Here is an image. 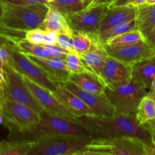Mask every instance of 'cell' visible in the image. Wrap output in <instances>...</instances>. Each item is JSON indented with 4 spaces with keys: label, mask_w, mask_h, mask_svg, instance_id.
<instances>
[{
    "label": "cell",
    "mask_w": 155,
    "mask_h": 155,
    "mask_svg": "<svg viewBox=\"0 0 155 155\" xmlns=\"http://www.w3.org/2000/svg\"><path fill=\"white\" fill-rule=\"evenodd\" d=\"M78 120L88 129L92 139L132 137L153 147L147 126L141 124L135 115L122 114L115 111L111 117L85 115L78 117Z\"/></svg>",
    "instance_id": "6da1fadb"
},
{
    "label": "cell",
    "mask_w": 155,
    "mask_h": 155,
    "mask_svg": "<svg viewBox=\"0 0 155 155\" xmlns=\"http://www.w3.org/2000/svg\"><path fill=\"white\" fill-rule=\"evenodd\" d=\"M40 120L37 124L12 140L33 142L48 137L91 138L88 129L79 121L53 115L44 110L40 114Z\"/></svg>",
    "instance_id": "7a4b0ae2"
},
{
    "label": "cell",
    "mask_w": 155,
    "mask_h": 155,
    "mask_svg": "<svg viewBox=\"0 0 155 155\" xmlns=\"http://www.w3.org/2000/svg\"><path fill=\"white\" fill-rule=\"evenodd\" d=\"M48 9V4L43 3L28 5H5L2 23L9 28L26 32L40 27Z\"/></svg>",
    "instance_id": "3957f363"
},
{
    "label": "cell",
    "mask_w": 155,
    "mask_h": 155,
    "mask_svg": "<svg viewBox=\"0 0 155 155\" xmlns=\"http://www.w3.org/2000/svg\"><path fill=\"white\" fill-rule=\"evenodd\" d=\"M147 89L134 78L113 89L106 88L104 93L116 112L135 115L141 99L147 95Z\"/></svg>",
    "instance_id": "277c9868"
},
{
    "label": "cell",
    "mask_w": 155,
    "mask_h": 155,
    "mask_svg": "<svg viewBox=\"0 0 155 155\" xmlns=\"http://www.w3.org/2000/svg\"><path fill=\"white\" fill-rule=\"evenodd\" d=\"M87 150L110 155H155V148L132 137L92 139Z\"/></svg>",
    "instance_id": "5b68a950"
},
{
    "label": "cell",
    "mask_w": 155,
    "mask_h": 155,
    "mask_svg": "<svg viewBox=\"0 0 155 155\" xmlns=\"http://www.w3.org/2000/svg\"><path fill=\"white\" fill-rule=\"evenodd\" d=\"M3 122L14 134V137L26 133L39 123L40 114L28 106L15 101L5 100L0 110Z\"/></svg>",
    "instance_id": "8992f818"
},
{
    "label": "cell",
    "mask_w": 155,
    "mask_h": 155,
    "mask_svg": "<svg viewBox=\"0 0 155 155\" xmlns=\"http://www.w3.org/2000/svg\"><path fill=\"white\" fill-rule=\"evenodd\" d=\"M91 138L48 137L33 141L27 155H71L87 148Z\"/></svg>",
    "instance_id": "52a82bcc"
},
{
    "label": "cell",
    "mask_w": 155,
    "mask_h": 155,
    "mask_svg": "<svg viewBox=\"0 0 155 155\" xmlns=\"http://www.w3.org/2000/svg\"><path fill=\"white\" fill-rule=\"evenodd\" d=\"M5 77L4 95L6 100L15 101L28 106L35 111L40 114L43 108L32 95L26 85L23 76L12 65L3 68Z\"/></svg>",
    "instance_id": "ba28073f"
},
{
    "label": "cell",
    "mask_w": 155,
    "mask_h": 155,
    "mask_svg": "<svg viewBox=\"0 0 155 155\" xmlns=\"http://www.w3.org/2000/svg\"><path fill=\"white\" fill-rule=\"evenodd\" d=\"M108 5L86 8L79 12L65 15V17L73 32L97 34Z\"/></svg>",
    "instance_id": "9c48e42d"
},
{
    "label": "cell",
    "mask_w": 155,
    "mask_h": 155,
    "mask_svg": "<svg viewBox=\"0 0 155 155\" xmlns=\"http://www.w3.org/2000/svg\"><path fill=\"white\" fill-rule=\"evenodd\" d=\"M12 58V66L20 74L51 92H53L56 90L58 84L53 82L43 70L30 60L24 53L14 49Z\"/></svg>",
    "instance_id": "30bf717a"
},
{
    "label": "cell",
    "mask_w": 155,
    "mask_h": 155,
    "mask_svg": "<svg viewBox=\"0 0 155 155\" xmlns=\"http://www.w3.org/2000/svg\"><path fill=\"white\" fill-rule=\"evenodd\" d=\"M23 78L27 86L31 92L32 95H33L43 110L53 115L63 117L78 121V116H76L71 110L62 104L55 96L53 92L33 83L26 77L23 76Z\"/></svg>",
    "instance_id": "8fae6325"
},
{
    "label": "cell",
    "mask_w": 155,
    "mask_h": 155,
    "mask_svg": "<svg viewBox=\"0 0 155 155\" xmlns=\"http://www.w3.org/2000/svg\"><path fill=\"white\" fill-rule=\"evenodd\" d=\"M105 48L108 55L132 66L137 62L155 55L154 48H152L145 40L119 47L105 45Z\"/></svg>",
    "instance_id": "7c38bea8"
},
{
    "label": "cell",
    "mask_w": 155,
    "mask_h": 155,
    "mask_svg": "<svg viewBox=\"0 0 155 155\" xmlns=\"http://www.w3.org/2000/svg\"><path fill=\"white\" fill-rule=\"evenodd\" d=\"M100 78L107 89H113L132 79V65L108 55L102 68Z\"/></svg>",
    "instance_id": "4fadbf2b"
},
{
    "label": "cell",
    "mask_w": 155,
    "mask_h": 155,
    "mask_svg": "<svg viewBox=\"0 0 155 155\" xmlns=\"http://www.w3.org/2000/svg\"><path fill=\"white\" fill-rule=\"evenodd\" d=\"M64 85L78 95L96 116L111 117L115 114V109L109 102L105 93L98 95L85 92L74 86L71 82H68Z\"/></svg>",
    "instance_id": "5bb4252c"
},
{
    "label": "cell",
    "mask_w": 155,
    "mask_h": 155,
    "mask_svg": "<svg viewBox=\"0 0 155 155\" xmlns=\"http://www.w3.org/2000/svg\"><path fill=\"white\" fill-rule=\"evenodd\" d=\"M26 55L38 66L40 67L47 76L56 84H65L69 82L71 74L67 68L65 59L58 58H43L30 54Z\"/></svg>",
    "instance_id": "9a60e30c"
},
{
    "label": "cell",
    "mask_w": 155,
    "mask_h": 155,
    "mask_svg": "<svg viewBox=\"0 0 155 155\" xmlns=\"http://www.w3.org/2000/svg\"><path fill=\"white\" fill-rule=\"evenodd\" d=\"M80 57L85 69L100 77L103 64L108 57L104 44L97 38L91 48Z\"/></svg>",
    "instance_id": "2e32d148"
},
{
    "label": "cell",
    "mask_w": 155,
    "mask_h": 155,
    "mask_svg": "<svg viewBox=\"0 0 155 155\" xmlns=\"http://www.w3.org/2000/svg\"><path fill=\"white\" fill-rule=\"evenodd\" d=\"M53 93L59 101L71 110L76 116L94 115L87 104L64 84H58Z\"/></svg>",
    "instance_id": "e0dca14e"
},
{
    "label": "cell",
    "mask_w": 155,
    "mask_h": 155,
    "mask_svg": "<svg viewBox=\"0 0 155 155\" xmlns=\"http://www.w3.org/2000/svg\"><path fill=\"white\" fill-rule=\"evenodd\" d=\"M136 14L137 8L130 5L114 8L109 7L100 23L98 33L104 31L109 27L122 22L135 20L136 18Z\"/></svg>",
    "instance_id": "ac0fdd59"
},
{
    "label": "cell",
    "mask_w": 155,
    "mask_h": 155,
    "mask_svg": "<svg viewBox=\"0 0 155 155\" xmlns=\"http://www.w3.org/2000/svg\"><path fill=\"white\" fill-rule=\"evenodd\" d=\"M48 5V12L40 25V28L43 30L56 32L58 34H67L71 36L73 31L70 28L65 15L50 5Z\"/></svg>",
    "instance_id": "d6986e66"
},
{
    "label": "cell",
    "mask_w": 155,
    "mask_h": 155,
    "mask_svg": "<svg viewBox=\"0 0 155 155\" xmlns=\"http://www.w3.org/2000/svg\"><path fill=\"white\" fill-rule=\"evenodd\" d=\"M69 82L79 89L93 94H103L106 89L100 77L89 71L71 74Z\"/></svg>",
    "instance_id": "ffe728a7"
},
{
    "label": "cell",
    "mask_w": 155,
    "mask_h": 155,
    "mask_svg": "<svg viewBox=\"0 0 155 155\" xmlns=\"http://www.w3.org/2000/svg\"><path fill=\"white\" fill-rule=\"evenodd\" d=\"M155 77V55L137 62L132 66V77L150 89Z\"/></svg>",
    "instance_id": "44dd1931"
},
{
    "label": "cell",
    "mask_w": 155,
    "mask_h": 155,
    "mask_svg": "<svg viewBox=\"0 0 155 155\" xmlns=\"http://www.w3.org/2000/svg\"><path fill=\"white\" fill-rule=\"evenodd\" d=\"M137 29L147 37L155 27V4L143 5L137 8Z\"/></svg>",
    "instance_id": "7402d4cb"
},
{
    "label": "cell",
    "mask_w": 155,
    "mask_h": 155,
    "mask_svg": "<svg viewBox=\"0 0 155 155\" xmlns=\"http://www.w3.org/2000/svg\"><path fill=\"white\" fill-rule=\"evenodd\" d=\"M32 141H2L0 143V155H27L31 148Z\"/></svg>",
    "instance_id": "603a6c76"
},
{
    "label": "cell",
    "mask_w": 155,
    "mask_h": 155,
    "mask_svg": "<svg viewBox=\"0 0 155 155\" xmlns=\"http://www.w3.org/2000/svg\"><path fill=\"white\" fill-rule=\"evenodd\" d=\"M137 29L136 20H132L129 21H125L115 26L109 27L104 31L99 32L97 33V36L99 40L103 44H106L109 39L115 37V36L121 35L130 30Z\"/></svg>",
    "instance_id": "cb8c5ba5"
},
{
    "label": "cell",
    "mask_w": 155,
    "mask_h": 155,
    "mask_svg": "<svg viewBox=\"0 0 155 155\" xmlns=\"http://www.w3.org/2000/svg\"><path fill=\"white\" fill-rule=\"evenodd\" d=\"M135 117L142 124L155 120V100L147 95L144 96L137 108Z\"/></svg>",
    "instance_id": "d4e9b609"
},
{
    "label": "cell",
    "mask_w": 155,
    "mask_h": 155,
    "mask_svg": "<svg viewBox=\"0 0 155 155\" xmlns=\"http://www.w3.org/2000/svg\"><path fill=\"white\" fill-rule=\"evenodd\" d=\"M144 40H145V37L142 33L138 29H135L109 39L105 45L112 47H119L132 45Z\"/></svg>",
    "instance_id": "484cf974"
},
{
    "label": "cell",
    "mask_w": 155,
    "mask_h": 155,
    "mask_svg": "<svg viewBox=\"0 0 155 155\" xmlns=\"http://www.w3.org/2000/svg\"><path fill=\"white\" fill-rule=\"evenodd\" d=\"M5 5L0 1V40L9 42L15 46L18 40L24 39L26 32L13 30L5 27L2 23Z\"/></svg>",
    "instance_id": "4316f807"
},
{
    "label": "cell",
    "mask_w": 155,
    "mask_h": 155,
    "mask_svg": "<svg viewBox=\"0 0 155 155\" xmlns=\"http://www.w3.org/2000/svg\"><path fill=\"white\" fill-rule=\"evenodd\" d=\"M16 48L17 50L26 54H30V55L37 58H53L48 50L46 48L45 45L32 43L26 40L25 39L18 40L16 43Z\"/></svg>",
    "instance_id": "83f0119b"
},
{
    "label": "cell",
    "mask_w": 155,
    "mask_h": 155,
    "mask_svg": "<svg viewBox=\"0 0 155 155\" xmlns=\"http://www.w3.org/2000/svg\"><path fill=\"white\" fill-rule=\"evenodd\" d=\"M48 5L57 9L64 15L79 12L88 6V3L85 0H55Z\"/></svg>",
    "instance_id": "f1b7e54d"
},
{
    "label": "cell",
    "mask_w": 155,
    "mask_h": 155,
    "mask_svg": "<svg viewBox=\"0 0 155 155\" xmlns=\"http://www.w3.org/2000/svg\"><path fill=\"white\" fill-rule=\"evenodd\" d=\"M71 37H72L74 51L81 55L91 48L97 36V34L73 32Z\"/></svg>",
    "instance_id": "f546056e"
},
{
    "label": "cell",
    "mask_w": 155,
    "mask_h": 155,
    "mask_svg": "<svg viewBox=\"0 0 155 155\" xmlns=\"http://www.w3.org/2000/svg\"><path fill=\"white\" fill-rule=\"evenodd\" d=\"M65 61L67 68L71 74L88 71L85 69L80 55L78 53L68 52L65 57Z\"/></svg>",
    "instance_id": "4dcf8cb0"
},
{
    "label": "cell",
    "mask_w": 155,
    "mask_h": 155,
    "mask_svg": "<svg viewBox=\"0 0 155 155\" xmlns=\"http://www.w3.org/2000/svg\"><path fill=\"white\" fill-rule=\"evenodd\" d=\"M14 49H17L15 45L0 40V68L3 69L7 65H12V54Z\"/></svg>",
    "instance_id": "1f68e13d"
},
{
    "label": "cell",
    "mask_w": 155,
    "mask_h": 155,
    "mask_svg": "<svg viewBox=\"0 0 155 155\" xmlns=\"http://www.w3.org/2000/svg\"><path fill=\"white\" fill-rule=\"evenodd\" d=\"M44 33L45 30H42L40 27L36 29L27 30L25 33V39L32 42V43L43 45V44Z\"/></svg>",
    "instance_id": "d6a6232c"
},
{
    "label": "cell",
    "mask_w": 155,
    "mask_h": 155,
    "mask_svg": "<svg viewBox=\"0 0 155 155\" xmlns=\"http://www.w3.org/2000/svg\"><path fill=\"white\" fill-rule=\"evenodd\" d=\"M56 45L68 52H75L73 46V40L71 35L58 34Z\"/></svg>",
    "instance_id": "836d02e7"
},
{
    "label": "cell",
    "mask_w": 155,
    "mask_h": 155,
    "mask_svg": "<svg viewBox=\"0 0 155 155\" xmlns=\"http://www.w3.org/2000/svg\"><path fill=\"white\" fill-rule=\"evenodd\" d=\"M45 45L46 48L48 50L50 54H51L53 58H58L61 59H65L66 57L68 51H65V49L62 48L57 45L56 44L55 45Z\"/></svg>",
    "instance_id": "e575fe53"
},
{
    "label": "cell",
    "mask_w": 155,
    "mask_h": 155,
    "mask_svg": "<svg viewBox=\"0 0 155 155\" xmlns=\"http://www.w3.org/2000/svg\"><path fill=\"white\" fill-rule=\"evenodd\" d=\"M6 5H28L43 3L48 4L46 0H0Z\"/></svg>",
    "instance_id": "d590c367"
},
{
    "label": "cell",
    "mask_w": 155,
    "mask_h": 155,
    "mask_svg": "<svg viewBox=\"0 0 155 155\" xmlns=\"http://www.w3.org/2000/svg\"><path fill=\"white\" fill-rule=\"evenodd\" d=\"M57 37L58 33L56 32L45 30L43 45H55L57 41Z\"/></svg>",
    "instance_id": "8d00e7d4"
},
{
    "label": "cell",
    "mask_w": 155,
    "mask_h": 155,
    "mask_svg": "<svg viewBox=\"0 0 155 155\" xmlns=\"http://www.w3.org/2000/svg\"><path fill=\"white\" fill-rule=\"evenodd\" d=\"M145 125L147 126V129H148L149 132H150L152 144H153V147L155 148V120L150 121L147 124H146Z\"/></svg>",
    "instance_id": "74e56055"
},
{
    "label": "cell",
    "mask_w": 155,
    "mask_h": 155,
    "mask_svg": "<svg viewBox=\"0 0 155 155\" xmlns=\"http://www.w3.org/2000/svg\"><path fill=\"white\" fill-rule=\"evenodd\" d=\"M114 0H93L92 2L90 3L87 8H93L99 5H108L109 6Z\"/></svg>",
    "instance_id": "f35d334b"
},
{
    "label": "cell",
    "mask_w": 155,
    "mask_h": 155,
    "mask_svg": "<svg viewBox=\"0 0 155 155\" xmlns=\"http://www.w3.org/2000/svg\"><path fill=\"white\" fill-rule=\"evenodd\" d=\"M145 41L152 47L153 48H155V27L148 34V36L145 38Z\"/></svg>",
    "instance_id": "ab89813d"
},
{
    "label": "cell",
    "mask_w": 155,
    "mask_h": 155,
    "mask_svg": "<svg viewBox=\"0 0 155 155\" xmlns=\"http://www.w3.org/2000/svg\"><path fill=\"white\" fill-rule=\"evenodd\" d=\"M130 2V0H114L113 2L109 6V8L114 7H120V6L128 5Z\"/></svg>",
    "instance_id": "60d3db41"
},
{
    "label": "cell",
    "mask_w": 155,
    "mask_h": 155,
    "mask_svg": "<svg viewBox=\"0 0 155 155\" xmlns=\"http://www.w3.org/2000/svg\"><path fill=\"white\" fill-rule=\"evenodd\" d=\"M146 0H130L129 5H128L132 6V7L138 8L139 6L143 5L145 4Z\"/></svg>",
    "instance_id": "b9f144b4"
},
{
    "label": "cell",
    "mask_w": 155,
    "mask_h": 155,
    "mask_svg": "<svg viewBox=\"0 0 155 155\" xmlns=\"http://www.w3.org/2000/svg\"><path fill=\"white\" fill-rule=\"evenodd\" d=\"M147 96L150 97V98H153V99L155 98V77H154V78H153V82H152L151 86H150V89H149L148 92H147Z\"/></svg>",
    "instance_id": "7bdbcfd3"
},
{
    "label": "cell",
    "mask_w": 155,
    "mask_h": 155,
    "mask_svg": "<svg viewBox=\"0 0 155 155\" xmlns=\"http://www.w3.org/2000/svg\"><path fill=\"white\" fill-rule=\"evenodd\" d=\"M5 100V98L4 95V87H3V85L0 84V110L2 108Z\"/></svg>",
    "instance_id": "ee69618b"
},
{
    "label": "cell",
    "mask_w": 155,
    "mask_h": 155,
    "mask_svg": "<svg viewBox=\"0 0 155 155\" xmlns=\"http://www.w3.org/2000/svg\"><path fill=\"white\" fill-rule=\"evenodd\" d=\"M71 155H95V153L92 151H89V150H83L81 151H79V152L75 153L74 154H71Z\"/></svg>",
    "instance_id": "f6af8a7d"
},
{
    "label": "cell",
    "mask_w": 155,
    "mask_h": 155,
    "mask_svg": "<svg viewBox=\"0 0 155 155\" xmlns=\"http://www.w3.org/2000/svg\"><path fill=\"white\" fill-rule=\"evenodd\" d=\"M5 83V77H4V71L2 68H0V84L4 86Z\"/></svg>",
    "instance_id": "bcb514c9"
},
{
    "label": "cell",
    "mask_w": 155,
    "mask_h": 155,
    "mask_svg": "<svg viewBox=\"0 0 155 155\" xmlns=\"http://www.w3.org/2000/svg\"><path fill=\"white\" fill-rule=\"evenodd\" d=\"M155 0H146V2L144 5H154Z\"/></svg>",
    "instance_id": "7dc6e473"
},
{
    "label": "cell",
    "mask_w": 155,
    "mask_h": 155,
    "mask_svg": "<svg viewBox=\"0 0 155 155\" xmlns=\"http://www.w3.org/2000/svg\"><path fill=\"white\" fill-rule=\"evenodd\" d=\"M94 153H95V155H110L109 154H105V153H100V152H95V151H94Z\"/></svg>",
    "instance_id": "c3c4849f"
},
{
    "label": "cell",
    "mask_w": 155,
    "mask_h": 155,
    "mask_svg": "<svg viewBox=\"0 0 155 155\" xmlns=\"http://www.w3.org/2000/svg\"><path fill=\"white\" fill-rule=\"evenodd\" d=\"M3 123V117L2 116L1 113H0V124H2Z\"/></svg>",
    "instance_id": "681fc988"
},
{
    "label": "cell",
    "mask_w": 155,
    "mask_h": 155,
    "mask_svg": "<svg viewBox=\"0 0 155 155\" xmlns=\"http://www.w3.org/2000/svg\"><path fill=\"white\" fill-rule=\"evenodd\" d=\"M46 1L47 2V3H48V4H50V3H52L53 2H54L55 0H46Z\"/></svg>",
    "instance_id": "f907efd6"
},
{
    "label": "cell",
    "mask_w": 155,
    "mask_h": 155,
    "mask_svg": "<svg viewBox=\"0 0 155 155\" xmlns=\"http://www.w3.org/2000/svg\"><path fill=\"white\" fill-rule=\"evenodd\" d=\"M85 1H86L88 3V5H89L90 3H91V2H93V0H85Z\"/></svg>",
    "instance_id": "816d5d0a"
},
{
    "label": "cell",
    "mask_w": 155,
    "mask_h": 155,
    "mask_svg": "<svg viewBox=\"0 0 155 155\" xmlns=\"http://www.w3.org/2000/svg\"><path fill=\"white\" fill-rule=\"evenodd\" d=\"M154 51H155V48H154Z\"/></svg>",
    "instance_id": "f5cc1de1"
},
{
    "label": "cell",
    "mask_w": 155,
    "mask_h": 155,
    "mask_svg": "<svg viewBox=\"0 0 155 155\" xmlns=\"http://www.w3.org/2000/svg\"><path fill=\"white\" fill-rule=\"evenodd\" d=\"M154 100H155V98H154Z\"/></svg>",
    "instance_id": "db71d44e"
}]
</instances>
